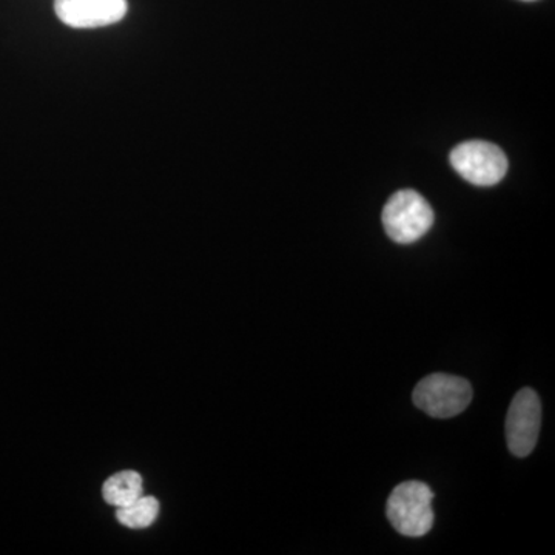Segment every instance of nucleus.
<instances>
[{"label": "nucleus", "mask_w": 555, "mask_h": 555, "mask_svg": "<svg viewBox=\"0 0 555 555\" xmlns=\"http://www.w3.org/2000/svg\"><path fill=\"white\" fill-rule=\"evenodd\" d=\"M434 492L422 481H404L387 500L386 514L401 535L423 537L433 529Z\"/></svg>", "instance_id": "obj_1"}, {"label": "nucleus", "mask_w": 555, "mask_h": 555, "mask_svg": "<svg viewBox=\"0 0 555 555\" xmlns=\"http://www.w3.org/2000/svg\"><path fill=\"white\" fill-rule=\"evenodd\" d=\"M383 225L387 236L398 244H412L434 225V210L415 190H400L383 208Z\"/></svg>", "instance_id": "obj_2"}, {"label": "nucleus", "mask_w": 555, "mask_h": 555, "mask_svg": "<svg viewBox=\"0 0 555 555\" xmlns=\"http://www.w3.org/2000/svg\"><path fill=\"white\" fill-rule=\"evenodd\" d=\"M473 386L465 378L448 374L427 375L414 389L415 406L434 418L462 414L473 401Z\"/></svg>", "instance_id": "obj_3"}, {"label": "nucleus", "mask_w": 555, "mask_h": 555, "mask_svg": "<svg viewBox=\"0 0 555 555\" xmlns=\"http://www.w3.org/2000/svg\"><path fill=\"white\" fill-rule=\"evenodd\" d=\"M456 173L478 188H492L505 178L507 158L503 150L486 141H467L451 152Z\"/></svg>", "instance_id": "obj_4"}, {"label": "nucleus", "mask_w": 555, "mask_h": 555, "mask_svg": "<svg viewBox=\"0 0 555 555\" xmlns=\"http://www.w3.org/2000/svg\"><path fill=\"white\" fill-rule=\"evenodd\" d=\"M542 426V403L534 390L525 387L511 401L506 416L507 448L516 456L534 451Z\"/></svg>", "instance_id": "obj_5"}, {"label": "nucleus", "mask_w": 555, "mask_h": 555, "mask_svg": "<svg viewBox=\"0 0 555 555\" xmlns=\"http://www.w3.org/2000/svg\"><path fill=\"white\" fill-rule=\"evenodd\" d=\"M62 24L79 30L108 27L127 16V0H54Z\"/></svg>", "instance_id": "obj_6"}, {"label": "nucleus", "mask_w": 555, "mask_h": 555, "mask_svg": "<svg viewBox=\"0 0 555 555\" xmlns=\"http://www.w3.org/2000/svg\"><path fill=\"white\" fill-rule=\"evenodd\" d=\"M144 481L137 470H120L102 486V496L108 505L122 507L144 495Z\"/></svg>", "instance_id": "obj_7"}, {"label": "nucleus", "mask_w": 555, "mask_h": 555, "mask_svg": "<svg viewBox=\"0 0 555 555\" xmlns=\"http://www.w3.org/2000/svg\"><path fill=\"white\" fill-rule=\"evenodd\" d=\"M159 502L155 496L141 495L130 505L118 507L116 518L129 529H145L155 524L159 516Z\"/></svg>", "instance_id": "obj_8"}, {"label": "nucleus", "mask_w": 555, "mask_h": 555, "mask_svg": "<svg viewBox=\"0 0 555 555\" xmlns=\"http://www.w3.org/2000/svg\"><path fill=\"white\" fill-rule=\"evenodd\" d=\"M525 2H532V0H525Z\"/></svg>", "instance_id": "obj_9"}]
</instances>
